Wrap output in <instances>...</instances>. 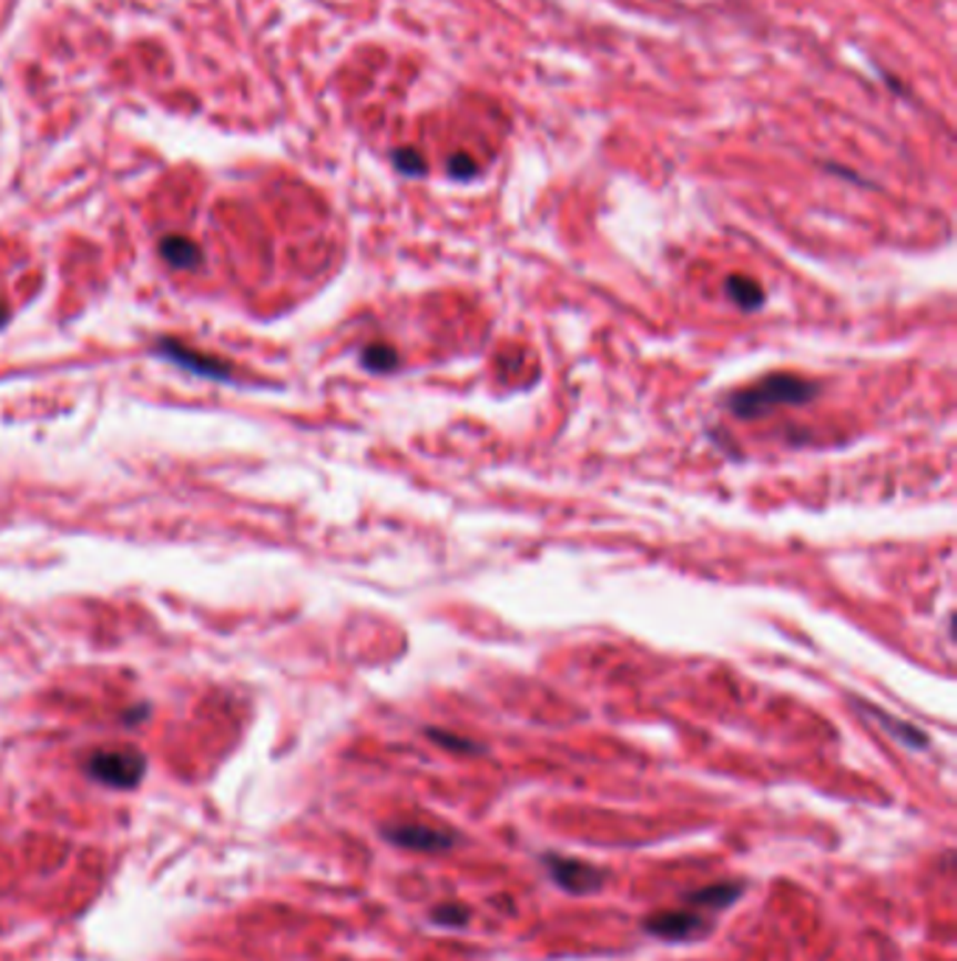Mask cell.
I'll list each match as a JSON object with an SVG mask.
<instances>
[{"label": "cell", "instance_id": "cell-16", "mask_svg": "<svg viewBox=\"0 0 957 961\" xmlns=\"http://www.w3.org/2000/svg\"><path fill=\"white\" fill-rule=\"evenodd\" d=\"M7 318H9V313H7V307H3V304H0V326L7 324Z\"/></svg>", "mask_w": 957, "mask_h": 961}, {"label": "cell", "instance_id": "cell-10", "mask_svg": "<svg viewBox=\"0 0 957 961\" xmlns=\"http://www.w3.org/2000/svg\"><path fill=\"white\" fill-rule=\"evenodd\" d=\"M865 711H868V715H874L876 720L882 722V726H885V731H890L893 737L898 739V742H904V746H909V748H927V734L924 731H918L916 726H909V722H902V720H896V717H887L885 711H879L876 709V706H865Z\"/></svg>", "mask_w": 957, "mask_h": 961}, {"label": "cell", "instance_id": "cell-8", "mask_svg": "<svg viewBox=\"0 0 957 961\" xmlns=\"http://www.w3.org/2000/svg\"><path fill=\"white\" fill-rule=\"evenodd\" d=\"M161 256L177 271H194L203 262V253L186 236H163L161 240Z\"/></svg>", "mask_w": 957, "mask_h": 961}, {"label": "cell", "instance_id": "cell-7", "mask_svg": "<svg viewBox=\"0 0 957 961\" xmlns=\"http://www.w3.org/2000/svg\"><path fill=\"white\" fill-rule=\"evenodd\" d=\"M742 894H744V883L742 880H736V883H713V886H705V889L691 891V894H685V902L694 908L724 911V908H731Z\"/></svg>", "mask_w": 957, "mask_h": 961}, {"label": "cell", "instance_id": "cell-3", "mask_svg": "<svg viewBox=\"0 0 957 961\" xmlns=\"http://www.w3.org/2000/svg\"><path fill=\"white\" fill-rule=\"evenodd\" d=\"M542 863L544 869H548V874H551L553 883L562 891H568V894L584 897L604 886V871L595 869L592 863H584V860L579 858H564V854L551 852L544 854Z\"/></svg>", "mask_w": 957, "mask_h": 961}, {"label": "cell", "instance_id": "cell-12", "mask_svg": "<svg viewBox=\"0 0 957 961\" xmlns=\"http://www.w3.org/2000/svg\"><path fill=\"white\" fill-rule=\"evenodd\" d=\"M469 917H472V911H469L467 906H461V902H441V906H436L430 911L432 925L452 928V931H458V928L467 925Z\"/></svg>", "mask_w": 957, "mask_h": 961}, {"label": "cell", "instance_id": "cell-2", "mask_svg": "<svg viewBox=\"0 0 957 961\" xmlns=\"http://www.w3.org/2000/svg\"><path fill=\"white\" fill-rule=\"evenodd\" d=\"M88 773L108 788L132 790L139 788L141 779H144L146 759L144 753L132 751V748H108V751H96L88 759Z\"/></svg>", "mask_w": 957, "mask_h": 961}, {"label": "cell", "instance_id": "cell-5", "mask_svg": "<svg viewBox=\"0 0 957 961\" xmlns=\"http://www.w3.org/2000/svg\"><path fill=\"white\" fill-rule=\"evenodd\" d=\"M157 355H163L169 363H174V366L197 374V377L220 380V383H231V380H234V366H231V363L200 355V352H192V348H186L183 343L169 341V337L157 341Z\"/></svg>", "mask_w": 957, "mask_h": 961}, {"label": "cell", "instance_id": "cell-14", "mask_svg": "<svg viewBox=\"0 0 957 961\" xmlns=\"http://www.w3.org/2000/svg\"><path fill=\"white\" fill-rule=\"evenodd\" d=\"M394 166L399 169L407 178H425L427 174V161L421 152L416 150H396L394 152Z\"/></svg>", "mask_w": 957, "mask_h": 961}, {"label": "cell", "instance_id": "cell-11", "mask_svg": "<svg viewBox=\"0 0 957 961\" xmlns=\"http://www.w3.org/2000/svg\"><path fill=\"white\" fill-rule=\"evenodd\" d=\"M359 361H363V366H366L368 372H377V374H388L399 366V355H396L390 346H385V343H371V346H366V352H363Z\"/></svg>", "mask_w": 957, "mask_h": 961}, {"label": "cell", "instance_id": "cell-13", "mask_svg": "<svg viewBox=\"0 0 957 961\" xmlns=\"http://www.w3.org/2000/svg\"><path fill=\"white\" fill-rule=\"evenodd\" d=\"M427 737L436 742V746L447 748V751L455 753H483V746H478V742H472V739L467 737H458V734H449V731H438V728H427Z\"/></svg>", "mask_w": 957, "mask_h": 961}, {"label": "cell", "instance_id": "cell-4", "mask_svg": "<svg viewBox=\"0 0 957 961\" xmlns=\"http://www.w3.org/2000/svg\"><path fill=\"white\" fill-rule=\"evenodd\" d=\"M383 838L394 847L407 849V852H449L458 847L461 838L449 832V829H430L421 823H396V827H385Z\"/></svg>", "mask_w": 957, "mask_h": 961}, {"label": "cell", "instance_id": "cell-6", "mask_svg": "<svg viewBox=\"0 0 957 961\" xmlns=\"http://www.w3.org/2000/svg\"><path fill=\"white\" fill-rule=\"evenodd\" d=\"M652 937L665 939V942H694V939L705 937L711 931L705 917L694 911H665V913H652L647 922H643Z\"/></svg>", "mask_w": 957, "mask_h": 961}, {"label": "cell", "instance_id": "cell-9", "mask_svg": "<svg viewBox=\"0 0 957 961\" xmlns=\"http://www.w3.org/2000/svg\"><path fill=\"white\" fill-rule=\"evenodd\" d=\"M724 293H727V299H731L739 310H744V313H753V310H759L761 304H764V290H761L759 282H753V279L747 276H727Z\"/></svg>", "mask_w": 957, "mask_h": 961}, {"label": "cell", "instance_id": "cell-1", "mask_svg": "<svg viewBox=\"0 0 957 961\" xmlns=\"http://www.w3.org/2000/svg\"><path fill=\"white\" fill-rule=\"evenodd\" d=\"M817 394L819 385L812 380L797 377V374H770L750 388L736 391L727 405L739 419H755V416H766L772 408L812 403Z\"/></svg>", "mask_w": 957, "mask_h": 961}, {"label": "cell", "instance_id": "cell-15", "mask_svg": "<svg viewBox=\"0 0 957 961\" xmlns=\"http://www.w3.org/2000/svg\"><path fill=\"white\" fill-rule=\"evenodd\" d=\"M447 172L449 178H455V181H472L475 174L480 172V166L472 155H467V152H455V155L447 161Z\"/></svg>", "mask_w": 957, "mask_h": 961}]
</instances>
